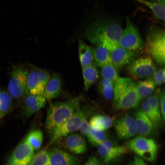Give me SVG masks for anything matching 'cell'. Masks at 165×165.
<instances>
[{"label":"cell","mask_w":165,"mask_h":165,"mask_svg":"<svg viewBox=\"0 0 165 165\" xmlns=\"http://www.w3.org/2000/svg\"><path fill=\"white\" fill-rule=\"evenodd\" d=\"M77 99L50 104L47 112L46 128L51 136L56 129L73 114Z\"/></svg>","instance_id":"4"},{"label":"cell","mask_w":165,"mask_h":165,"mask_svg":"<svg viewBox=\"0 0 165 165\" xmlns=\"http://www.w3.org/2000/svg\"><path fill=\"white\" fill-rule=\"evenodd\" d=\"M34 149L25 140L14 149L7 165H28L34 155Z\"/></svg>","instance_id":"12"},{"label":"cell","mask_w":165,"mask_h":165,"mask_svg":"<svg viewBox=\"0 0 165 165\" xmlns=\"http://www.w3.org/2000/svg\"><path fill=\"white\" fill-rule=\"evenodd\" d=\"M85 118L80 108L77 98L75 102L74 112L68 119L54 130L51 136L49 144L51 145L59 139L79 130L83 120Z\"/></svg>","instance_id":"6"},{"label":"cell","mask_w":165,"mask_h":165,"mask_svg":"<svg viewBox=\"0 0 165 165\" xmlns=\"http://www.w3.org/2000/svg\"><path fill=\"white\" fill-rule=\"evenodd\" d=\"M128 165H134L133 164V163H131L130 164H129Z\"/></svg>","instance_id":"38"},{"label":"cell","mask_w":165,"mask_h":165,"mask_svg":"<svg viewBox=\"0 0 165 165\" xmlns=\"http://www.w3.org/2000/svg\"><path fill=\"white\" fill-rule=\"evenodd\" d=\"M79 53L82 68L93 64L94 58L91 48L82 40L79 41Z\"/></svg>","instance_id":"24"},{"label":"cell","mask_w":165,"mask_h":165,"mask_svg":"<svg viewBox=\"0 0 165 165\" xmlns=\"http://www.w3.org/2000/svg\"><path fill=\"white\" fill-rule=\"evenodd\" d=\"M118 46L134 53L138 56L145 51V42L138 28L129 17L126 19V27L123 30Z\"/></svg>","instance_id":"5"},{"label":"cell","mask_w":165,"mask_h":165,"mask_svg":"<svg viewBox=\"0 0 165 165\" xmlns=\"http://www.w3.org/2000/svg\"><path fill=\"white\" fill-rule=\"evenodd\" d=\"M142 110L149 118L153 127H157L162 121L158 95L152 94L145 99L142 105Z\"/></svg>","instance_id":"13"},{"label":"cell","mask_w":165,"mask_h":165,"mask_svg":"<svg viewBox=\"0 0 165 165\" xmlns=\"http://www.w3.org/2000/svg\"><path fill=\"white\" fill-rule=\"evenodd\" d=\"M110 55L112 62L118 73L138 56L134 53L118 46L110 51Z\"/></svg>","instance_id":"15"},{"label":"cell","mask_w":165,"mask_h":165,"mask_svg":"<svg viewBox=\"0 0 165 165\" xmlns=\"http://www.w3.org/2000/svg\"><path fill=\"white\" fill-rule=\"evenodd\" d=\"M49 73L45 70L35 68L28 73L27 93L43 95L45 86L50 78Z\"/></svg>","instance_id":"10"},{"label":"cell","mask_w":165,"mask_h":165,"mask_svg":"<svg viewBox=\"0 0 165 165\" xmlns=\"http://www.w3.org/2000/svg\"><path fill=\"white\" fill-rule=\"evenodd\" d=\"M48 153L51 165H79L78 157L56 148L49 149Z\"/></svg>","instance_id":"17"},{"label":"cell","mask_w":165,"mask_h":165,"mask_svg":"<svg viewBox=\"0 0 165 165\" xmlns=\"http://www.w3.org/2000/svg\"><path fill=\"white\" fill-rule=\"evenodd\" d=\"M68 148L73 152L81 154L85 152L87 145L84 136L78 133L71 134L68 136L66 140Z\"/></svg>","instance_id":"20"},{"label":"cell","mask_w":165,"mask_h":165,"mask_svg":"<svg viewBox=\"0 0 165 165\" xmlns=\"http://www.w3.org/2000/svg\"><path fill=\"white\" fill-rule=\"evenodd\" d=\"M130 75L135 79L151 78L157 70L152 59L148 55L134 60L127 68Z\"/></svg>","instance_id":"9"},{"label":"cell","mask_w":165,"mask_h":165,"mask_svg":"<svg viewBox=\"0 0 165 165\" xmlns=\"http://www.w3.org/2000/svg\"><path fill=\"white\" fill-rule=\"evenodd\" d=\"M43 134L39 130L31 131L26 137L25 140L29 143L34 149H39L41 147L43 140Z\"/></svg>","instance_id":"29"},{"label":"cell","mask_w":165,"mask_h":165,"mask_svg":"<svg viewBox=\"0 0 165 165\" xmlns=\"http://www.w3.org/2000/svg\"><path fill=\"white\" fill-rule=\"evenodd\" d=\"M114 84L111 83L100 87L101 93L104 97L108 100L113 98Z\"/></svg>","instance_id":"34"},{"label":"cell","mask_w":165,"mask_h":165,"mask_svg":"<svg viewBox=\"0 0 165 165\" xmlns=\"http://www.w3.org/2000/svg\"><path fill=\"white\" fill-rule=\"evenodd\" d=\"M91 49L96 66L101 67L111 62L110 51L106 47L96 45H94Z\"/></svg>","instance_id":"21"},{"label":"cell","mask_w":165,"mask_h":165,"mask_svg":"<svg viewBox=\"0 0 165 165\" xmlns=\"http://www.w3.org/2000/svg\"><path fill=\"white\" fill-rule=\"evenodd\" d=\"M127 145L132 150L142 159L152 162L156 158L158 146L152 138L140 136L130 140Z\"/></svg>","instance_id":"7"},{"label":"cell","mask_w":165,"mask_h":165,"mask_svg":"<svg viewBox=\"0 0 165 165\" xmlns=\"http://www.w3.org/2000/svg\"><path fill=\"white\" fill-rule=\"evenodd\" d=\"M82 68L84 88L86 91H87L98 80V70L94 64Z\"/></svg>","instance_id":"22"},{"label":"cell","mask_w":165,"mask_h":165,"mask_svg":"<svg viewBox=\"0 0 165 165\" xmlns=\"http://www.w3.org/2000/svg\"><path fill=\"white\" fill-rule=\"evenodd\" d=\"M158 97L160 108L162 122H165V94L163 89L159 90L158 92Z\"/></svg>","instance_id":"33"},{"label":"cell","mask_w":165,"mask_h":165,"mask_svg":"<svg viewBox=\"0 0 165 165\" xmlns=\"http://www.w3.org/2000/svg\"><path fill=\"white\" fill-rule=\"evenodd\" d=\"M127 151L125 146L117 145L107 139L98 146L97 149L105 165H109L116 161Z\"/></svg>","instance_id":"11"},{"label":"cell","mask_w":165,"mask_h":165,"mask_svg":"<svg viewBox=\"0 0 165 165\" xmlns=\"http://www.w3.org/2000/svg\"><path fill=\"white\" fill-rule=\"evenodd\" d=\"M137 133L141 136H146L152 132L153 126L151 121L142 110L137 111L135 114L134 119Z\"/></svg>","instance_id":"19"},{"label":"cell","mask_w":165,"mask_h":165,"mask_svg":"<svg viewBox=\"0 0 165 165\" xmlns=\"http://www.w3.org/2000/svg\"><path fill=\"white\" fill-rule=\"evenodd\" d=\"M133 163L134 165H147L143 159L138 156H134Z\"/></svg>","instance_id":"36"},{"label":"cell","mask_w":165,"mask_h":165,"mask_svg":"<svg viewBox=\"0 0 165 165\" xmlns=\"http://www.w3.org/2000/svg\"><path fill=\"white\" fill-rule=\"evenodd\" d=\"M0 118H1L0 113Z\"/></svg>","instance_id":"39"},{"label":"cell","mask_w":165,"mask_h":165,"mask_svg":"<svg viewBox=\"0 0 165 165\" xmlns=\"http://www.w3.org/2000/svg\"><path fill=\"white\" fill-rule=\"evenodd\" d=\"M101 67V74L103 78L108 80L114 84L119 77L118 72L112 61Z\"/></svg>","instance_id":"30"},{"label":"cell","mask_w":165,"mask_h":165,"mask_svg":"<svg viewBox=\"0 0 165 165\" xmlns=\"http://www.w3.org/2000/svg\"><path fill=\"white\" fill-rule=\"evenodd\" d=\"M29 165H51L48 152L42 150L34 154Z\"/></svg>","instance_id":"31"},{"label":"cell","mask_w":165,"mask_h":165,"mask_svg":"<svg viewBox=\"0 0 165 165\" xmlns=\"http://www.w3.org/2000/svg\"><path fill=\"white\" fill-rule=\"evenodd\" d=\"M114 103L116 108H135L140 100L137 92L136 83L128 77H119L114 84Z\"/></svg>","instance_id":"2"},{"label":"cell","mask_w":165,"mask_h":165,"mask_svg":"<svg viewBox=\"0 0 165 165\" xmlns=\"http://www.w3.org/2000/svg\"><path fill=\"white\" fill-rule=\"evenodd\" d=\"M151 1L159 3H165V0H150Z\"/></svg>","instance_id":"37"},{"label":"cell","mask_w":165,"mask_h":165,"mask_svg":"<svg viewBox=\"0 0 165 165\" xmlns=\"http://www.w3.org/2000/svg\"><path fill=\"white\" fill-rule=\"evenodd\" d=\"M114 126L116 135L121 139L129 138L137 133L134 119L129 115H125L119 119L115 123Z\"/></svg>","instance_id":"14"},{"label":"cell","mask_w":165,"mask_h":165,"mask_svg":"<svg viewBox=\"0 0 165 165\" xmlns=\"http://www.w3.org/2000/svg\"><path fill=\"white\" fill-rule=\"evenodd\" d=\"M140 100L145 99L151 95L155 90L156 85L151 78L141 80L136 83Z\"/></svg>","instance_id":"23"},{"label":"cell","mask_w":165,"mask_h":165,"mask_svg":"<svg viewBox=\"0 0 165 165\" xmlns=\"http://www.w3.org/2000/svg\"><path fill=\"white\" fill-rule=\"evenodd\" d=\"M148 7L156 19L164 22L165 3H159L146 0H135Z\"/></svg>","instance_id":"27"},{"label":"cell","mask_w":165,"mask_h":165,"mask_svg":"<svg viewBox=\"0 0 165 165\" xmlns=\"http://www.w3.org/2000/svg\"><path fill=\"white\" fill-rule=\"evenodd\" d=\"M86 136L90 143L94 146H98L107 139L104 130L90 126Z\"/></svg>","instance_id":"25"},{"label":"cell","mask_w":165,"mask_h":165,"mask_svg":"<svg viewBox=\"0 0 165 165\" xmlns=\"http://www.w3.org/2000/svg\"><path fill=\"white\" fill-rule=\"evenodd\" d=\"M84 165H101V162L96 156H92L89 158Z\"/></svg>","instance_id":"35"},{"label":"cell","mask_w":165,"mask_h":165,"mask_svg":"<svg viewBox=\"0 0 165 165\" xmlns=\"http://www.w3.org/2000/svg\"><path fill=\"white\" fill-rule=\"evenodd\" d=\"M13 105L12 97L8 92L0 89V113L1 118L7 114Z\"/></svg>","instance_id":"28"},{"label":"cell","mask_w":165,"mask_h":165,"mask_svg":"<svg viewBox=\"0 0 165 165\" xmlns=\"http://www.w3.org/2000/svg\"><path fill=\"white\" fill-rule=\"evenodd\" d=\"M28 71L20 67H17L12 70L8 85V93L12 98L20 100L27 94Z\"/></svg>","instance_id":"8"},{"label":"cell","mask_w":165,"mask_h":165,"mask_svg":"<svg viewBox=\"0 0 165 165\" xmlns=\"http://www.w3.org/2000/svg\"><path fill=\"white\" fill-rule=\"evenodd\" d=\"M113 120L110 117L101 115H96L91 119L90 126L103 130L110 128L113 124Z\"/></svg>","instance_id":"26"},{"label":"cell","mask_w":165,"mask_h":165,"mask_svg":"<svg viewBox=\"0 0 165 165\" xmlns=\"http://www.w3.org/2000/svg\"><path fill=\"white\" fill-rule=\"evenodd\" d=\"M62 86V81L60 76L54 73L50 77L46 83L42 95L46 100L56 98L61 94Z\"/></svg>","instance_id":"18"},{"label":"cell","mask_w":165,"mask_h":165,"mask_svg":"<svg viewBox=\"0 0 165 165\" xmlns=\"http://www.w3.org/2000/svg\"><path fill=\"white\" fill-rule=\"evenodd\" d=\"M22 111L23 116L28 118L45 106L46 99L42 95L27 93L24 98Z\"/></svg>","instance_id":"16"},{"label":"cell","mask_w":165,"mask_h":165,"mask_svg":"<svg viewBox=\"0 0 165 165\" xmlns=\"http://www.w3.org/2000/svg\"><path fill=\"white\" fill-rule=\"evenodd\" d=\"M165 68L162 67L156 70L152 76V79L156 85L160 86L165 82Z\"/></svg>","instance_id":"32"},{"label":"cell","mask_w":165,"mask_h":165,"mask_svg":"<svg viewBox=\"0 0 165 165\" xmlns=\"http://www.w3.org/2000/svg\"><path fill=\"white\" fill-rule=\"evenodd\" d=\"M122 31L118 20L99 16L89 23L84 35L92 44L102 46L110 51L118 46Z\"/></svg>","instance_id":"1"},{"label":"cell","mask_w":165,"mask_h":165,"mask_svg":"<svg viewBox=\"0 0 165 165\" xmlns=\"http://www.w3.org/2000/svg\"><path fill=\"white\" fill-rule=\"evenodd\" d=\"M164 28L151 24L147 32L145 51L153 61L161 66L165 64Z\"/></svg>","instance_id":"3"}]
</instances>
